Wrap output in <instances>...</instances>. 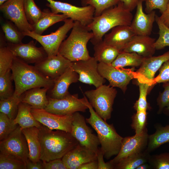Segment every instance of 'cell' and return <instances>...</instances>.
<instances>
[{
  "mask_svg": "<svg viewBox=\"0 0 169 169\" xmlns=\"http://www.w3.org/2000/svg\"><path fill=\"white\" fill-rule=\"evenodd\" d=\"M122 2L125 7L131 12L136 8L141 0H118Z\"/></svg>",
  "mask_w": 169,
  "mask_h": 169,
  "instance_id": "50",
  "label": "cell"
},
{
  "mask_svg": "<svg viewBox=\"0 0 169 169\" xmlns=\"http://www.w3.org/2000/svg\"><path fill=\"white\" fill-rule=\"evenodd\" d=\"M11 70L0 76V99H6L12 96L14 93L12 81L13 79Z\"/></svg>",
  "mask_w": 169,
  "mask_h": 169,
  "instance_id": "39",
  "label": "cell"
},
{
  "mask_svg": "<svg viewBox=\"0 0 169 169\" xmlns=\"http://www.w3.org/2000/svg\"><path fill=\"white\" fill-rule=\"evenodd\" d=\"M148 113L146 110L136 111L131 117V127L135 134H141L146 128Z\"/></svg>",
  "mask_w": 169,
  "mask_h": 169,
  "instance_id": "41",
  "label": "cell"
},
{
  "mask_svg": "<svg viewBox=\"0 0 169 169\" xmlns=\"http://www.w3.org/2000/svg\"><path fill=\"white\" fill-rule=\"evenodd\" d=\"M141 0L136 7V11L130 26L135 35L149 36L155 21V11L145 13L143 10V2Z\"/></svg>",
  "mask_w": 169,
  "mask_h": 169,
  "instance_id": "20",
  "label": "cell"
},
{
  "mask_svg": "<svg viewBox=\"0 0 169 169\" xmlns=\"http://www.w3.org/2000/svg\"><path fill=\"white\" fill-rule=\"evenodd\" d=\"M62 159L67 169H78L84 164L97 160V156L92 150L79 144Z\"/></svg>",
  "mask_w": 169,
  "mask_h": 169,
  "instance_id": "21",
  "label": "cell"
},
{
  "mask_svg": "<svg viewBox=\"0 0 169 169\" xmlns=\"http://www.w3.org/2000/svg\"><path fill=\"white\" fill-rule=\"evenodd\" d=\"M156 128L155 133L148 136L146 150L150 153L162 145L169 142V124L165 126L157 125Z\"/></svg>",
  "mask_w": 169,
  "mask_h": 169,
  "instance_id": "30",
  "label": "cell"
},
{
  "mask_svg": "<svg viewBox=\"0 0 169 169\" xmlns=\"http://www.w3.org/2000/svg\"><path fill=\"white\" fill-rule=\"evenodd\" d=\"M20 97L13 95L6 99L0 100V112L6 115L9 118L14 120L16 117L19 103Z\"/></svg>",
  "mask_w": 169,
  "mask_h": 169,
  "instance_id": "34",
  "label": "cell"
},
{
  "mask_svg": "<svg viewBox=\"0 0 169 169\" xmlns=\"http://www.w3.org/2000/svg\"><path fill=\"white\" fill-rule=\"evenodd\" d=\"M1 28L8 43L18 44L22 42L25 36L12 21L7 20L2 24Z\"/></svg>",
  "mask_w": 169,
  "mask_h": 169,
  "instance_id": "33",
  "label": "cell"
},
{
  "mask_svg": "<svg viewBox=\"0 0 169 169\" xmlns=\"http://www.w3.org/2000/svg\"><path fill=\"white\" fill-rule=\"evenodd\" d=\"M62 158L55 159L48 162L43 161V169H67Z\"/></svg>",
  "mask_w": 169,
  "mask_h": 169,
  "instance_id": "48",
  "label": "cell"
},
{
  "mask_svg": "<svg viewBox=\"0 0 169 169\" xmlns=\"http://www.w3.org/2000/svg\"><path fill=\"white\" fill-rule=\"evenodd\" d=\"M42 11L43 14L41 18L36 23L32 25V31L38 34L42 35L49 27L69 18L64 14H55L48 9H44Z\"/></svg>",
  "mask_w": 169,
  "mask_h": 169,
  "instance_id": "27",
  "label": "cell"
},
{
  "mask_svg": "<svg viewBox=\"0 0 169 169\" xmlns=\"http://www.w3.org/2000/svg\"><path fill=\"white\" fill-rule=\"evenodd\" d=\"M98 163V169H114V167L109 161L105 162L104 156L100 148L97 154Z\"/></svg>",
  "mask_w": 169,
  "mask_h": 169,
  "instance_id": "49",
  "label": "cell"
},
{
  "mask_svg": "<svg viewBox=\"0 0 169 169\" xmlns=\"http://www.w3.org/2000/svg\"><path fill=\"white\" fill-rule=\"evenodd\" d=\"M155 21L159 29V36L156 40L154 46L156 50H161L169 46V28L162 22L157 15L156 16Z\"/></svg>",
  "mask_w": 169,
  "mask_h": 169,
  "instance_id": "37",
  "label": "cell"
},
{
  "mask_svg": "<svg viewBox=\"0 0 169 169\" xmlns=\"http://www.w3.org/2000/svg\"><path fill=\"white\" fill-rule=\"evenodd\" d=\"M144 59L136 53L121 51L111 64L116 67H136L140 66Z\"/></svg>",
  "mask_w": 169,
  "mask_h": 169,
  "instance_id": "32",
  "label": "cell"
},
{
  "mask_svg": "<svg viewBox=\"0 0 169 169\" xmlns=\"http://www.w3.org/2000/svg\"><path fill=\"white\" fill-rule=\"evenodd\" d=\"M169 0H144L145 2V11L149 13L154 9H158L161 14L166 11Z\"/></svg>",
  "mask_w": 169,
  "mask_h": 169,
  "instance_id": "46",
  "label": "cell"
},
{
  "mask_svg": "<svg viewBox=\"0 0 169 169\" xmlns=\"http://www.w3.org/2000/svg\"><path fill=\"white\" fill-rule=\"evenodd\" d=\"M98 62L94 57L86 60L72 62V67L79 74V81L86 84L93 85L96 88L103 84L105 79L98 70Z\"/></svg>",
  "mask_w": 169,
  "mask_h": 169,
  "instance_id": "13",
  "label": "cell"
},
{
  "mask_svg": "<svg viewBox=\"0 0 169 169\" xmlns=\"http://www.w3.org/2000/svg\"><path fill=\"white\" fill-rule=\"evenodd\" d=\"M146 149L129 156L114 166V169H136L140 165L148 162L151 155Z\"/></svg>",
  "mask_w": 169,
  "mask_h": 169,
  "instance_id": "31",
  "label": "cell"
},
{
  "mask_svg": "<svg viewBox=\"0 0 169 169\" xmlns=\"http://www.w3.org/2000/svg\"><path fill=\"white\" fill-rule=\"evenodd\" d=\"M156 39L149 36L135 35L122 51L135 52L144 58L153 56Z\"/></svg>",
  "mask_w": 169,
  "mask_h": 169,
  "instance_id": "24",
  "label": "cell"
},
{
  "mask_svg": "<svg viewBox=\"0 0 169 169\" xmlns=\"http://www.w3.org/2000/svg\"><path fill=\"white\" fill-rule=\"evenodd\" d=\"M46 0L48 2L46 5L50 8L53 13H61L74 21H78L84 26L90 24L94 17L95 9L91 6L79 7L54 0Z\"/></svg>",
  "mask_w": 169,
  "mask_h": 169,
  "instance_id": "9",
  "label": "cell"
},
{
  "mask_svg": "<svg viewBox=\"0 0 169 169\" xmlns=\"http://www.w3.org/2000/svg\"><path fill=\"white\" fill-rule=\"evenodd\" d=\"M0 153L26 163L29 150L22 129L18 125L6 138L0 141Z\"/></svg>",
  "mask_w": 169,
  "mask_h": 169,
  "instance_id": "8",
  "label": "cell"
},
{
  "mask_svg": "<svg viewBox=\"0 0 169 169\" xmlns=\"http://www.w3.org/2000/svg\"><path fill=\"white\" fill-rule=\"evenodd\" d=\"M34 118L51 130H60L71 133L73 114L59 115L50 113L45 109H31Z\"/></svg>",
  "mask_w": 169,
  "mask_h": 169,
  "instance_id": "16",
  "label": "cell"
},
{
  "mask_svg": "<svg viewBox=\"0 0 169 169\" xmlns=\"http://www.w3.org/2000/svg\"><path fill=\"white\" fill-rule=\"evenodd\" d=\"M151 169V166L148 163H146L143 164L139 166H138L136 169Z\"/></svg>",
  "mask_w": 169,
  "mask_h": 169,
  "instance_id": "54",
  "label": "cell"
},
{
  "mask_svg": "<svg viewBox=\"0 0 169 169\" xmlns=\"http://www.w3.org/2000/svg\"><path fill=\"white\" fill-rule=\"evenodd\" d=\"M18 125L14 120L0 112V141L6 138Z\"/></svg>",
  "mask_w": 169,
  "mask_h": 169,
  "instance_id": "42",
  "label": "cell"
},
{
  "mask_svg": "<svg viewBox=\"0 0 169 169\" xmlns=\"http://www.w3.org/2000/svg\"><path fill=\"white\" fill-rule=\"evenodd\" d=\"M148 163L153 169H169V152L151 155Z\"/></svg>",
  "mask_w": 169,
  "mask_h": 169,
  "instance_id": "43",
  "label": "cell"
},
{
  "mask_svg": "<svg viewBox=\"0 0 169 169\" xmlns=\"http://www.w3.org/2000/svg\"><path fill=\"white\" fill-rule=\"evenodd\" d=\"M31 109V106L26 103L21 102L19 104L18 112L14 120L22 129L33 127L39 128L42 125L33 117Z\"/></svg>",
  "mask_w": 169,
  "mask_h": 169,
  "instance_id": "28",
  "label": "cell"
},
{
  "mask_svg": "<svg viewBox=\"0 0 169 169\" xmlns=\"http://www.w3.org/2000/svg\"><path fill=\"white\" fill-rule=\"evenodd\" d=\"M94 57L99 63L111 64L120 51L115 48L105 44L102 40L94 45Z\"/></svg>",
  "mask_w": 169,
  "mask_h": 169,
  "instance_id": "29",
  "label": "cell"
},
{
  "mask_svg": "<svg viewBox=\"0 0 169 169\" xmlns=\"http://www.w3.org/2000/svg\"><path fill=\"white\" fill-rule=\"evenodd\" d=\"M148 136L146 128L140 134L123 138L119 153L109 162L114 167L115 164L128 156L144 151L147 147Z\"/></svg>",
  "mask_w": 169,
  "mask_h": 169,
  "instance_id": "14",
  "label": "cell"
},
{
  "mask_svg": "<svg viewBox=\"0 0 169 169\" xmlns=\"http://www.w3.org/2000/svg\"><path fill=\"white\" fill-rule=\"evenodd\" d=\"M7 46L15 57L28 64H35L48 56L43 47H37L33 40L27 44L8 43Z\"/></svg>",
  "mask_w": 169,
  "mask_h": 169,
  "instance_id": "19",
  "label": "cell"
},
{
  "mask_svg": "<svg viewBox=\"0 0 169 169\" xmlns=\"http://www.w3.org/2000/svg\"><path fill=\"white\" fill-rule=\"evenodd\" d=\"M78 74L72 68V66L68 68L64 73L54 79V85L49 90L48 97L52 98L60 99L70 94L68 88L73 83L79 81Z\"/></svg>",
  "mask_w": 169,
  "mask_h": 169,
  "instance_id": "23",
  "label": "cell"
},
{
  "mask_svg": "<svg viewBox=\"0 0 169 169\" xmlns=\"http://www.w3.org/2000/svg\"><path fill=\"white\" fill-rule=\"evenodd\" d=\"M78 169H98L97 160L91 161L81 166Z\"/></svg>",
  "mask_w": 169,
  "mask_h": 169,
  "instance_id": "53",
  "label": "cell"
},
{
  "mask_svg": "<svg viewBox=\"0 0 169 169\" xmlns=\"http://www.w3.org/2000/svg\"><path fill=\"white\" fill-rule=\"evenodd\" d=\"M84 117L79 112L73 115L72 130L71 134L79 144L93 151L96 154L100 145L97 136L87 125Z\"/></svg>",
  "mask_w": 169,
  "mask_h": 169,
  "instance_id": "12",
  "label": "cell"
},
{
  "mask_svg": "<svg viewBox=\"0 0 169 169\" xmlns=\"http://www.w3.org/2000/svg\"><path fill=\"white\" fill-rule=\"evenodd\" d=\"M118 0H81L82 6L90 5L95 9L94 17L100 15L104 11L116 5Z\"/></svg>",
  "mask_w": 169,
  "mask_h": 169,
  "instance_id": "36",
  "label": "cell"
},
{
  "mask_svg": "<svg viewBox=\"0 0 169 169\" xmlns=\"http://www.w3.org/2000/svg\"><path fill=\"white\" fill-rule=\"evenodd\" d=\"M72 62L58 54L46 57L35 64V67L43 75L54 80L72 66Z\"/></svg>",
  "mask_w": 169,
  "mask_h": 169,
  "instance_id": "18",
  "label": "cell"
},
{
  "mask_svg": "<svg viewBox=\"0 0 169 169\" xmlns=\"http://www.w3.org/2000/svg\"><path fill=\"white\" fill-rule=\"evenodd\" d=\"M38 128L41 143L40 160L42 161L48 162L62 158L79 144L69 132L51 130L43 125Z\"/></svg>",
  "mask_w": 169,
  "mask_h": 169,
  "instance_id": "1",
  "label": "cell"
},
{
  "mask_svg": "<svg viewBox=\"0 0 169 169\" xmlns=\"http://www.w3.org/2000/svg\"><path fill=\"white\" fill-rule=\"evenodd\" d=\"M86 102L90 115L85 119L86 121L96 131L104 158L109 160L119 153L123 137L117 133L112 124L107 123L96 113L87 98Z\"/></svg>",
  "mask_w": 169,
  "mask_h": 169,
  "instance_id": "4",
  "label": "cell"
},
{
  "mask_svg": "<svg viewBox=\"0 0 169 169\" xmlns=\"http://www.w3.org/2000/svg\"><path fill=\"white\" fill-rule=\"evenodd\" d=\"M135 35L130 26H119L105 34L103 40L105 44L121 52Z\"/></svg>",
  "mask_w": 169,
  "mask_h": 169,
  "instance_id": "22",
  "label": "cell"
},
{
  "mask_svg": "<svg viewBox=\"0 0 169 169\" xmlns=\"http://www.w3.org/2000/svg\"><path fill=\"white\" fill-rule=\"evenodd\" d=\"M15 57L12 52L7 46L0 48V76L11 70Z\"/></svg>",
  "mask_w": 169,
  "mask_h": 169,
  "instance_id": "40",
  "label": "cell"
},
{
  "mask_svg": "<svg viewBox=\"0 0 169 169\" xmlns=\"http://www.w3.org/2000/svg\"><path fill=\"white\" fill-rule=\"evenodd\" d=\"M41 88H32L24 92L20 96L21 102L29 105L33 109H44L48 103L46 93L50 89Z\"/></svg>",
  "mask_w": 169,
  "mask_h": 169,
  "instance_id": "25",
  "label": "cell"
},
{
  "mask_svg": "<svg viewBox=\"0 0 169 169\" xmlns=\"http://www.w3.org/2000/svg\"><path fill=\"white\" fill-rule=\"evenodd\" d=\"M169 60V51L156 56L144 58L139 68L135 72L136 81L147 84L152 87L154 83L155 75L163 64Z\"/></svg>",
  "mask_w": 169,
  "mask_h": 169,
  "instance_id": "15",
  "label": "cell"
},
{
  "mask_svg": "<svg viewBox=\"0 0 169 169\" xmlns=\"http://www.w3.org/2000/svg\"><path fill=\"white\" fill-rule=\"evenodd\" d=\"M162 112L166 115L169 116V106L165 108Z\"/></svg>",
  "mask_w": 169,
  "mask_h": 169,
  "instance_id": "55",
  "label": "cell"
},
{
  "mask_svg": "<svg viewBox=\"0 0 169 169\" xmlns=\"http://www.w3.org/2000/svg\"><path fill=\"white\" fill-rule=\"evenodd\" d=\"M158 75L154 79V83L169 82V60L165 62L159 69Z\"/></svg>",
  "mask_w": 169,
  "mask_h": 169,
  "instance_id": "47",
  "label": "cell"
},
{
  "mask_svg": "<svg viewBox=\"0 0 169 169\" xmlns=\"http://www.w3.org/2000/svg\"><path fill=\"white\" fill-rule=\"evenodd\" d=\"M94 37L87 26L75 21L69 35L62 43L58 54L72 62L89 59L87 44Z\"/></svg>",
  "mask_w": 169,
  "mask_h": 169,
  "instance_id": "5",
  "label": "cell"
},
{
  "mask_svg": "<svg viewBox=\"0 0 169 169\" xmlns=\"http://www.w3.org/2000/svg\"><path fill=\"white\" fill-rule=\"evenodd\" d=\"M23 4L27 19L32 25L41 18L43 11L37 6L34 0H23Z\"/></svg>",
  "mask_w": 169,
  "mask_h": 169,
  "instance_id": "38",
  "label": "cell"
},
{
  "mask_svg": "<svg viewBox=\"0 0 169 169\" xmlns=\"http://www.w3.org/2000/svg\"><path fill=\"white\" fill-rule=\"evenodd\" d=\"M8 0H0V6Z\"/></svg>",
  "mask_w": 169,
  "mask_h": 169,
  "instance_id": "56",
  "label": "cell"
},
{
  "mask_svg": "<svg viewBox=\"0 0 169 169\" xmlns=\"http://www.w3.org/2000/svg\"><path fill=\"white\" fill-rule=\"evenodd\" d=\"M160 20L169 28V1L166 11L159 17Z\"/></svg>",
  "mask_w": 169,
  "mask_h": 169,
  "instance_id": "52",
  "label": "cell"
},
{
  "mask_svg": "<svg viewBox=\"0 0 169 169\" xmlns=\"http://www.w3.org/2000/svg\"><path fill=\"white\" fill-rule=\"evenodd\" d=\"M164 89L162 92H160L157 99V105L159 109L157 114H161L164 109L169 106V82L163 83Z\"/></svg>",
  "mask_w": 169,
  "mask_h": 169,
  "instance_id": "45",
  "label": "cell"
},
{
  "mask_svg": "<svg viewBox=\"0 0 169 169\" xmlns=\"http://www.w3.org/2000/svg\"><path fill=\"white\" fill-rule=\"evenodd\" d=\"M0 169H27V168L25 162L0 153Z\"/></svg>",
  "mask_w": 169,
  "mask_h": 169,
  "instance_id": "44",
  "label": "cell"
},
{
  "mask_svg": "<svg viewBox=\"0 0 169 169\" xmlns=\"http://www.w3.org/2000/svg\"><path fill=\"white\" fill-rule=\"evenodd\" d=\"M13 80L15 84L13 95L18 97L26 91L36 87H46L50 90L54 80L48 78L34 66L23 62L15 56L11 68Z\"/></svg>",
  "mask_w": 169,
  "mask_h": 169,
  "instance_id": "3",
  "label": "cell"
},
{
  "mask_svg": "<svg viewBox=\"0 0 169 169\" xmlns=\"http://www.w3.org/2000/svg\"><path fill=\"white\" fill-rule=\"evenodd\" d=\"M27 140L29 150V159L33 162L40 160L41 143L38 128L33 127L22 129Z\"/></svg>",
  "mask_w": 169,
  "mask_h": 169,
  "instance_id": "26",
  "label": "cell"
},
{
  "mask_svg": "<svg viewBox=\"0 0 169 169\" xmlns=\"http://www.w3.org/2000/svg\"><path fill=\"white\" fill-rule=\"evenodd\" d=\"M63 25L54 32L44 35L38 34L32 31L23 32L25 36L30 37L39 42L43 47L48 56H55L58 54L60 46L66 34L73 27L74 21L70 18L63 21Z\"/></svg>",
  "mask_w": 169,
  "mask_h": 169,
  "instance_id": "7",
  "label": "cell"
},
{
  "mask_svg": "<svg viewBox=\"0 0 169 169\" xmlns=\"http://www.w3.org/2000/svg\"><path fill=\"white\" fill-rule=\"evenodd\" d=\"M134 70L135 67L125 69L103 63L98 64L99 73L102 77L108 81L109 85L120 88L124 93L130 81L135 78Z\"/></svg>",
  "mask_w": 169,
  "mask_h": 169,
  "instance_id": "11",
  "label": "cell"
},
{
  "mask_svg": "<svg viewBox=\"0 0 169 169\" xmlns=\"http://www.w3.org/2000/svg\"><path fill=\"white\" fill-rule=\"evenodd\" d=\"M79 98L77 94H70L60 99L48 97V103L44 109L47 111L59 115H72L77 112H85L88 109L87 98Z\"/></svg>",
  "mask_w": 169,
  "mask_h": 169,
  "instance_id": "10",
  "label": "cell"
},
{
  "mask_svg": "<svg viewBox=\"0 0 169 169\" xmlns=\"http://www.w3.org/2000/svg\"><path fill=\"white\" fill-rule=\"evenodd\" d=\"M117 92L114 87L103 84L95 90L86 91L84 95L96 113L106 121L111 117Z\"/></svg>",
  "mask_w": 169,
  "mask_h": 169,
  "instance_id": "6",
  "label": "cell"
},
{
  "mask_svg": "<svg viewBox=\"0 0 169 169\" xmlns=\"http://www.w3.org/2000/svg\"><path fill=\"white\" fill-rule=\"evenodd\" d=\"M131 12L120 2L104 11L100 15L94 17L87 26L93 33L90 40L94 45L103 40V37L109 30L119 26H130L133 19Z\"/></svg>",
  "mask_w": 169,
  "mask_h": 169,
  "instance_id": "2",
  "label": "cell"
},
{
  "mask_svg": "<svg viewBox=\"0 0 169 169\" xmlns=\"http://www.w3.org/2000/svg\"><path fill=\"white\" fill-rule=\"evenodd\" d=\"M136 82L139 86V96L138 100L134 104V109L136 111L150 110L151 107L147 101L146 97L150 90L153 87L146 83L137 81Z\"/></svg>",
  "mask_w": 169,
  "mask_h": 169,
  "instance_id": "35",
  "label": "cell"
},
{
  "mask_svg": "<svg viewBox=\"0 0 169 169\" xmlns=\"http://www.w3.org/2000/svg\"><path fill=\"white\" fill-rule=\"evenodd\" d=\"M27 169H43V161L40 160L37 162H33L29 159L26 162Z\"/></svg>",
  "mask_w": 169,
  "mask_h": 169,
  "instance_id": "51",
  "label": "cell"
},
{
  "mask_svg": "<svg viewBox=\"0 0 169 169\" xmlns=\"http://www.w3.org/2000/svg\"><path fill=\"white\" fill-rule=\"evenodd\" d=\"M0 9L7 20L13 22L23 32L33 31L32 25L26 17L23 0H8L0 6Z\"/></svg>",
  "mask_w": 169,
  "mask_h": 169,
  "instance_id": "17",
  "label": "cell"
}]
</instances>
